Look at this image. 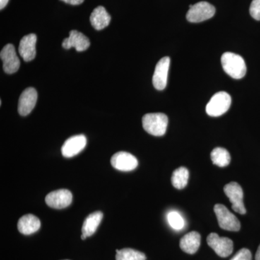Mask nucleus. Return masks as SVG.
<instances>
[{"label":"nucleus","instance_id":"10","mask_svg":"<svg viewBox=\"0 0 260 260\" xmlns=\"http://www.w3.org/2000/svg\"><path fill=\"white\" fill-rule=\"evenodd\" d=\"M111 164L114 169L121 172H131L138 166V159L126 152H118L112 157Z\"/></svg>","mask_w":260,"mask_h":260},{"label":"nucleus","instance_id":"19","mask_svg":"<svg viewBox=\"0 0 260 260\" xmlns=\"http://www.w3.org/2000/svg\"><path fill=\"white\" fill-rule=\"evenodd\" d=\"M103 218L102 212L97 211L90 214L84 221L82 233L87 237L93 235L96 232L98 227L100 225Z\"/></svg>","mask_w":260,"mask_h":260},{"label":"nucleus","instance_id":"28","mask_svg":"<svg viewBox=\"0 0 260 260\" xmlns=\"http://www.w3.org/2000/svg\"><path fill=\"white\" fill-rule=\"evenodd\" d=\"M255 259L260 260V245L259 246V247H258L257 251H256Z\"/></svg>","mask_w":260,"mask_h":260},{"label":"nucleus","instance_id":"27","mask_svg":"<svg viewBox=\"0 0 260 260\" xmlns=\"http://www.w3.org/2000/svg\"><path fill=\"white\" fill-rule=\"evenodd\" d=\"M9 0H0V9L3 10L8 5Z\"/></svg>","mask_w":260,"mask_h":260},{"label":"nucleus","instance_id":"21","mask_svg":"<svg viewBox=\"0 0 260 260\" xmlns=\"http://www.w3.org/2000/svg\"><path fill=\"white\" fill-rule=\"evenodd\" d=\"M189 173L185 167H180L173 172L172 183L173 186L177 189H182L188 184Z\"/></svg>","mask_w":260,"mask_h":260},{"label":"nucleus","instance_id":"7","mask_svg":"<svg viewBox=\"0 0 260 260\" xmlns=\"http://www.w3.org/2000/svg\"><path fill=\"white\" fill-rule=\"evenodd\" d=\"M207 242L210 247H211L220 257H227L232 254L234 250V243L232 240L226 237H220L215 233L208 235Z\"/></svg>","mask_w":260,"mask_h":260},{"label":"nucleus","instance_id":"11","mask_svg":"<svg viewBox=\"0 0 260 260\" xmlns=\"http://www.w3.org/2000/svg\"><path fill=\"white\" fill-rule=\"evenodd\" d=\"M170 62V58L164 56L157 63L153 76V86L156 90H162L167 87Z\"/></svg>","mask_w":260,"mask_h":260},{"label":"nucleus","instance_id":"29","mask_svg":"<svg viewBox=\"0 0 260 260\" xmlns=\"http://www.w3.org/2000/svg\"><path fill=\"white\" fill-rule=\"evenodd\" d=\"M86 236L84 235V234H82L81 239H83V240H85V239H86Z\"/></svg>","mask_w":260,"mask_h":260},{"label":"nucleus","instance_id":"25","mask_svg":"<svg viewBox=\"0 0 260 260\" xmlns=\"http://www.w3.org/2000/svg\"><path fill=\"white\" fill-rule=\"evenodd\" d=\"M230 260H251V253L248 249H240Z\"/></svg>","mask_w":260,"mask_h":260},{"label":"nucleus","instance_id":"3","mask_svg":"<svg viewBox=\"0 0 260 260\" xmlns=\"http://www.w3.org/2000/svg\"><path fill=\"white\" fill-rule=\"evenodd\" d=\"M232 104V98L226 92L220 91L211 98L206 106V112L210 116H220L228 112Z\"/></svg>","mask_w":260,"mask_h":260},{"label":"nucleus","instance_id":"30","mask_svg":"<svg viewBox=\"0 0 260 260\" xmlns=\"http://www.w3.org/2000/svg\"><path fill=\"white\" fill-rule=\"evenodd\" d=\"M66 260H68V259H66Z\"/></svg>","mask_w":260,"mask_h":260},{"label":"nucleus","instance_id":"13","mask_svg":"<svg viewBox=\"0 0 260 260\" xmlns=\"http://www.w3.org/2000/svg\"><path fill=\"white\" fill-rule=\"evenodd\" d=\"M38 94L34 88H28L20 95L18 102V112L21 116H27L32 112L37 104Z\"/></svg>","mask_w":260,"mask_h":260},{"label":"nucleus","instance_id":"6","mask_svg":"<svg viewBox=\"0 0 260 260\" xmlns=\"http://www.w3.org/2000/svg\"><path fill=\"white\" fill-rule=\"evenodd\" d=\"M223 190L232 203L233 210L244 215L246 213V210L243 200L244 192L242 186L237 182H231L224 186Z\"/></svg>","mask_w":260,"mask_h":260},{"label":"nucleus","instance_id":"16","mask_svg":"<svg viewBox=\"0 0 260 260\" xmlns=\"http://www.w3.org/2000/svg\"><path fill=\"white\" fill-rule=\"evenodd\" d=\"M41 227V221L32 214H27L19 219L18 229L24 235H30L38 232Z\"/></svg>","mask_w":260,"mask_h":260},{"label":"nucleus","instance_id":"22","mask_svg":"<svg viewBox=\"0 0 260 260\" xmlns=\"http://www.w3.org/2000/svg\"><path fill=\"white\" fill-rule=\"evenodd\" d=\"M116 260H146L144 253L140 252L135 249H126L116 250Z\"/></svg>","mask_w":260,"mask_h":260},{"label":"nucleus","instance_id":"15","mask_svg":"<svg viewBox=\"0 0 260 260\" xmlns=\"http://www.w3.org/2000/svg\"><path fill=\"white\" fill-rule=\"evenodd\" d=\"M37 42V37L34 34L25 36L20 40V45H19V54L26 62L32 61L37 55V50H36Z\"/></svg>","mask_w":260,"mask_h":260},{"label":"nucleus","instance_id":"26","mask_svg":"<svg viewBox=\"0 0 260 260\" xmlns=\"http://www.w3.org/2000/svg\"><path fill=\"white\" fill-rule=\"evenodd\" d=\"M65 3L73 5H78L82 4L85 0H61Z\"/></svg>","mask_w":260,"mask_h":260},{"label":"nucleus","instance_id":"4","mask_svg":"<svg viewBox=\"0 0 260 260\" xmlns=\"http://www.w3.org/2000/svg\"><path fill=\"white\" fill-rule=\"evenodd\" d=\"M214 212L218 219L219 226L223 230L239 232L241 223L239 219L231 213L225 205L217 204L214 206Z\"/></svg>","mask_w":260,"mask_h":260},{"label":"nucleus","instance_id":"8","mask_svg":"<svg viewBox=\"0 0 260 260\" xmlns=\"http://www.w3.org/2000/svg\"><path fill=\"white\" fill-rule=\"evenodd\" d=\"M0 57L3 61V69L7 74H13L20 68V62L13 44H7L0 52Z\"/></svg>","mask_w":260,"mask_h":260},{"label":"nucleus","instance_id":"24","mask_svg":"<svg viewBox=\"0 0 260 260\" xmlns=\"http://www.w3.org/2000/svg\"><path fill=\"white\" fill-rule=\"evenodd\" d=\"M249 13L254 20H260V0H253L251 2Z\"/></svg>","mask_w":260,"mask_h":260},{"label":"nucleus","instance_id":"18","mask_svg":"<svg viewBox=\"0 0 260 260\" xmlns=\"http://www.w3.org/2000/svg\"><path fill=\"white\" fill-rule=\"evenodd\" d=\"M90 21L92 26L95 30H100L105 28L109 25L111 16L104 7L99 6L92 12L90 17Z\"/></svg>","mask_w":260,"mask_h":260},{"label":"nucleus","instance_id":"14","mask_svg":"<svg viewBox=\"0 0 260 260\" xmlns=\"http://www.w3.org/2000/svg\"><path fill=\"white\" fill-rule=\"evenodd\" d=\"M90 43L88 38L78 30H71L69 37L65 39L62 42V47L65 49L75 48L78 51L87 50L90 47Z\"/></svg>","mask_w":260,"mask_h":260},{"label":"nucleus","instance_id":"12","mask_svg":"<svg viewBox=\"0 0 260 260\" xmlns=\"http://www.w3.org/2000/svg\"><path fill=\"white\" fill-rule=\"evenodd\" d=\"M86 144L87 139L85 135H75L64 142L61 147V153L65 158H71L80 153Z\"/></svg>","mask_w":260,"mask_h":260},{"label":"nucleus","instance_id":"1","mask_svg":"<svg viewBox=\"0 0 260 260\" xmlns=\"http://www.w3.org/2000/svg\"><path fill=\"white\" fill-rule=\"evenodd\" d=\"M221 64L224 71L234 79H242L245 76V61L240 55L232 52L224 53L221 57Z\"/></svg>","mask_w":260,"mask_h":260},{"label":"nucleus","instance_id":"2","mask_svg":"<svg viewBox=\"0 0 260 260\" xmlns=\"http://www.w3.org/2000/svg\"><path fill=\"white\" fill-rule=\"evenodd\" d=\"M168 122L167 116L162 113L147 114L143 117V128L149 134L160 137L165 135Z\"/></svg>","mask_w":260,"mask_h":260},{"label":"nucleus","instance_id":"23","mask_svg":"<svg viewBox=\"0 0 260 260\" xmlns=\"http://www.w3.org/2000/svg\"><path fill=\"white\" fill-rule=\"evenodd\" d=\"M168 221L171 226L175 230H181L184 227V220L177 211L170 212L167 215Z\"/></svg>","mask_w":260,"mask_h":260},{"label":"nucleus","instance_id":"20","mask_svg":"<svg viewBox=\"0 0 260 260\" xmlns=\"http://www.w3.org/2000/svg\"><path fill=\"white\" fill-rule=\"evenodd\" d=\"M210 157L214 165L218 166L219 167H228L230 164L231 155L226 149L223 148L213 149L210 154Z\"/></svg>","mask_w":260,"mask_h":260},{"label":"nucleus","instance_id":"17","mask_svg":"<svg viewBox=\"0 0 260 260\" xmlns=\"http://www.w3.org/2000/svg\"><path fill=\"white\" fill-rule=\"evenodd\" d=\"M201 242V236L199 233L191 232L188 233L181 238L180 248L181 250L187 254H193L199 249Z\"/></svg>","mask_w":260,"mask_h":260},{"label":"nucleus","instance_id":"9","mask_svg":"<svg viewBox=\"0 0 260 260\" xmlns=\"http://www.w3.org/2000/svg\"><path fill=\"white\" fill-rule=\"evenodd\" d=\"M48 206L55 209H63L69 206L73 201V194L68 189L51 191L45 198Z\"/></svg>","mask_w":260,"mask_h":260},{"label":"nucleus","instance_id":"5","mask_svg":"<svg viewBox=\"0 0 260 260\" xmlns=\"http://www.w3.org/2000/svg\"><path fill=\"white\" fill-rule=\"evenodd\" d=\"M215 8L207 2H200L192 5L186 13V19L191 23H200L213 18Z\"/></svg>","mask_w":260,"mask_h":260}]
</instances>
